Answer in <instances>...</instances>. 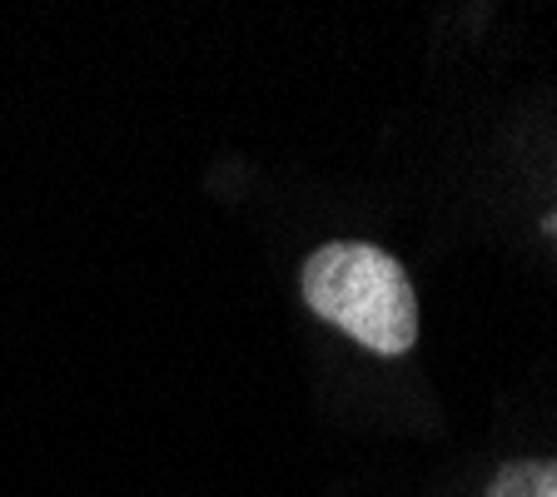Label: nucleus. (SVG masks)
Here are the masks:
<instances>
[{
  "label": "nucleus",
  "mask_w": 557,
  "mask_h": 497,
  "mask_svg": "<svg viewBox=\"0 0 557 497\" xmlns=\"http://www.w3.org/2000/svg\"><path fill=\"white\" fill-rule=\"evenodd\" d=\"M304 303L324 324L383 359H404L418 344V294L388 249L363 239H334L304 259Z\"/></svg>",
  "instance_id": "nucleus-1"
},
{
  "label": "nucleus",
  "mask_w": 557,
  "mask_h": 497,
  "mask_svg": "<svg viewBox=\"0 0 557 497\" xmlns=\"http://www.w3.org/2000/svg\"><path fill=\"white\" fill-rule=\"evenodd\" d=\"M483 497H557V458H518V463H503Z\"/></svg>",
  "instance_id": "nucleus-2"
},
{
  "label": "nucleus",
  "mask_w": 557,
  "mask_h": 497,
  "mask_svg": "<svg viewBox=\"0 0 557 497\" xmlns=\"http://www.w3.org/2000/svg\"><path fill=\"white\" fill-rule=\"evenodd\" d=\"M543 229H547V234H553V239H557V209H553V214H543Z\"/></svg>",
  "instance_id": "nucleus-3"
}]
</instances>
